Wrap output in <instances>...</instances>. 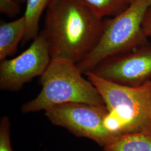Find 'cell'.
Returning a JSON list of instances; mask_svg holds the SVG:
<instances>
[{
	"instance_id": "6da1fadb",
	"label": "cell",
	"mask_w": 151,
	"mask_h": 151,
	"mask_svg": "<svg viewBox=\"0 0 151 151\" xmlns=\"http://www.w3.org/2000/svg\"><path fill=\"white\" fill-rule=\"evenodd\" d=\"M104 25V19L80 0H52L42 32L51 59L80 62L97 44Z\"/></svg>"
},
{
	"instance_id": "7a4b0ae2",
	"label": "cell",
	"mask_w": 151,
	"mask_h": 151,
	"mask_svg": "<svg viewBox=\"0 0 151 151\" xmlns=\"http://www.w3.org/2000/svg\"><path fill=\"white\" fill-rule=\"evenodd\" d=\"M82 74L77 64L71 60L52 59L47 70L40 76L41 91L35 99L22 106V112L45 111L65 103L105 105L96 88Z\"/></svg>"
},
{
	"instance_id": "3957f363",
	"label": "cell",
	"mask_w": 151,
	"mask_h": 151,
	"mask_svg": "<svg viewBox=\"0 0 151 151\" xmlns=\"http://www.w3.org/2000/svg\"><path fill=\"white\" fill-rule=\"evenodd\" d=\"M151 0H134L123 12L104 20L103 32L94 48L77 63L84 74L109 58L148 45L143 25Z\"/></svg>"
},
{
	"instance_id": "277c9868",
	"label": "cell",
	"mask_w": 151,
	"mask_h": 151,
	"mask_svg": "<svg viewBox=\"0 0 151 151\" xmlns=\"http://www.w3.org/2000/svg\"><path fill=\"white\" fill-rule=\"evenodd\" d=\"M84 75L96 88L109 112L119 118L122 134H151V80L140 86H128L105 80L92 71Z\"/></svg>"
},
{
	"instance_id": "5b68a950",
	"label": "cell",
	"mask_w": 151,
	"mask_h": 151,
	"mask_svg": "<svg viewBox=\"0 0 151 151\" xmlns=\"http://www.w3.org/2000/svg\"><path fill=\"white\" fill-rule=\"evenodd\" d=\"M108 113L105 105L69 103L49 108L45 115L52 124L65 128L78 137L89 138L104 148L120 135L105 128L104 121Z\"/></svg>"
},
{
	"instance_id": "8992f818",
	"label": "cell",
	"mask_w": 151,
	"mask_h": 151,
	"mask_svg": "<svg viewBox=\"0 0 151 151\" xmlns=\"http://www.w3.org/2000/svg\"><path fill=\"white\" fill-rule=\"evenodd\" d=\"M48 45L42 32L22 54L0 63V88L17 91L36 77L41 76L51 61Z\"/></svg>"
},
{
	"instance_id": "52a82bcc",
	"label": "cell",
	"mask_w": 151,
	"mask_h": 151,
	"mask_svg": "<svg viewBox=\"0 0 151 151\" xmlns=\"http://www.w3.org/2000/svg\"><path fill=\"white\" fill-rule=\"evenodd\" d=\"M105 80L138 86L151 80V46L146 45L105 60L93 71Z\"/></svg>"
},
{
	"instance_id": "ba28073f",
	"label": "cell",
	"mask_w": 151,
	"mask_h": 151,
	"mask_svg": "<svg viewBox=\"0 0 151 151\" xmlns=\"http://www.w3.org/2000/svg\"><path fill=\"white\" fill-rule=\"evenodd\" d=\"M26 30L27 23L24 15L12 22L1 23V61L16 53L19 44L24 38Z\"/></svg>"
},
{
	"instance_id": "9c48e42d",
	"label": "cell",
	"mask_w": 151,
	"mask_h": 151,
	"mask_svg": "<svg viewBox=\"0 0 151 151\" xmlns=\"http://www.w3.org/2000/svg\"><path fill=\"white\" fill-rule=\"evenodd\" d=\"M103 151H151V134L135 133L122 134Z\"/></svg>"
},
{
	"instance_id": "30bf717a",
	"label": "cell",
	"mask_w": 151,
	"mask_h": 151,
	"mask_svg": "<svg viewBox=\"0 0 151 151\" xmlns=\"http://www.w3.org/2000/svg\"><path fill=\"white\" fill-rule=\"evenodd\" d=\"M52 0H27L26 9L24 13L27 23V30L23 43L38 36L39 22L44 11L48 8Z\"/></svg>"
},
{
	"instance_id": "8fae6325",
	"label": "cell",
	"mask_w": 151,
	"mask_h": 151,
	"mask_svg": "<svg viewBox=\"0 0 151 151\" xmlns=\"http://www.w3.org/2000/svg\"><path fill=\"white\" fill-rule=\"evenodd\" d=\"M101 19L113 17L125 11L134 0H80Z\"/></svg>"
},
{
	"instance_id": "7c38bea8",
	"label": "cell",
	"mask_w": 151,
	"mask_h": 151,
	"mask_svg": "<svg viewBox=\"0 0 151 151\" xmlns=\"http://www.w3.org/2000/svg\"><path fill=\"white\" fill-rule=\"evenodd\" d=\"M0 151H14L10 140V123L7 116H4L0 123Z\"/></svg>"
},
{
	"instance_id": "4fadbf2b",
	"label": "cell",
	"mask_w": 151,
	"mask_h": 151,
	"mask_svg": "<svg viewBox=\"0 0 151 151\" xmlns=\"http://www.w3.org/2000/svg\"><path fill=\"white\" fill-rule=\"evenodd\" d=\"M20 3L15 0H0V12L9 17H14L20 11Z\"/></svg>"
},
{
	"instance_id": "5bb4252c",
	"label": "cell",
	"mask_w": 151,
	"mask_h": 151,
	"mask_svg": "<svg viewBox=\"0 0 151 151\" xmlns=\"http://www.w3.org/2000/svg\"><path fill=\"white\" fill-rule=\"evenodd\" d=\"M143 28L147 38L151 39V7L146 14L143 25Z\"/></svg>"
},
{
	"instance_id": "9a60e30c",
	"label": "cell",
	"mask_w": 151,
	"mask_h": 151,
	"mask_svg": "<svg viewBox=\"0 0 151 151\" xmlns=\"http://www.w3.org/2000/svg\"><path fill=\"white\" fill-rule=\"evenodd\" d=\"M15 1H17V2H19V3H20V4H22V3L26 2L27 0H15Z\"/></svg>"
}]
</instances>
